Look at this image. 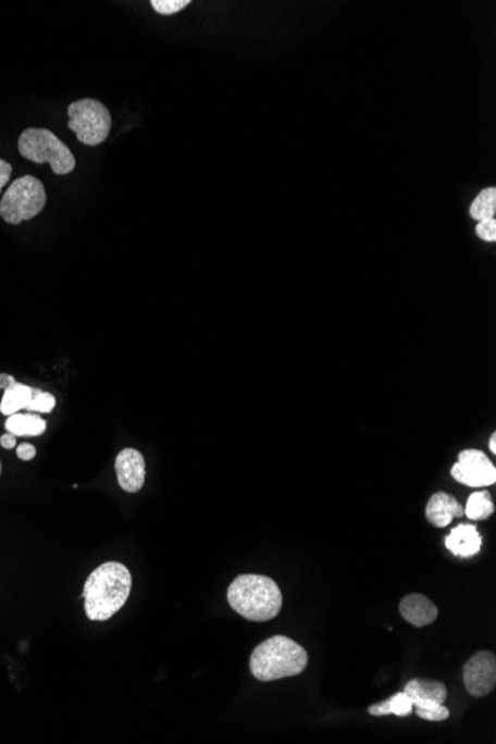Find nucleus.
<instances>
[{
    "instance_id": "1",
    "label": "nucleus",
    "mask_w": 496,
    "mask_h": 744,
    "mask_svg": "<svg viewBox=\"0 0 496 744\" xmlns=\"http://www.w3.org/2000/svg\"><path fill=\"white\" fill-rule=\"evenodd\" d=\"M132 587V572L125 565H100L84 585L85 612L89 620H111L127 604Z\"/></svg>"
},
{
    "instance_id": "2",
    "label": "nucleus",
    "mask_w": 496,
    "mask_h": 744,
    "mask_svg": "<svg viewBox=\"0 0 496 744\" xmlns=\"http://www.w3.org/2000/svg\"><path fill=\"white\" fill-rule=\"evenodd\" d=\"M231 608L246 620L265 623L283 608V593L270 576L244 573L227 588Z\"/></svg>"
},
{
    "instance_id": "3",
    "label": "nucleus",
    "mask_w": 496,
    "mask_h": 744,
    "mask_svg": "<svg viewBox=\"0 0 496 744\" xmlns=\"http://www.w3.org/2000/svg\"><path fill=\"white\" fill-rule=\"evenodd\" d=\"M308 653L298 642L286 636H272L262 642L250 657V670L260 682L298 677L307 669Z\"/></svg>"
},
{
    "instance_id": "4",
    "label": "nucleus",
    "mask_w": 496,
    "mask_h": 744,
    "mask_svg": "<svg viewBox=\"0 0 496 744\" xmlns=\"http://www.w3.org/2000/svg\"><path fill=\"white\" fill-rule=\"evenodd\" d=\"M18 150L24 160L50 164L57 176L72 173L76 166L72 150L47 128L24 129L18 138Z\"/></svg>"
},
{
    "instance_id": "5",
    "label": "nucleus",
    "mask_w": 496,
    "mask_h": 744,
    "mask_svg": "<svg viewBox=\"0 0 496 744\" xmlns=\"http://www.w3.org/2000/svg\"><path fill=\"white\" fill-rule=\"evenodd\" d=\"M47 206L44 183L34 176H23L11 183L0 199V218L10 225L32 221Z\"/></svg>"
},
{
    "instance_id": "6",
    "label": "nucleus",
    "mask_w": 496,
    "mask_h": 744,
    "mask_svg": "<svg viewBox=\"0 0 496 744\" xmlns=\"http://www.w3.org/2000/svg\"><path fill=\"white\" fill-rule=\"evenodd\" d=\"M69 128L76 133L77 140L87 146H99L108 140L112 129L111 112L95 99L77 100L67 109Z\"/></svg>"
},
{
    "instance_id": "7",
    "label": "nucleus",
    "mask_w": 496,
    "mask_h": 744,
    "mask_svg": "<svg viewBox=\"0 0 496 744\" xmlns=\"http://www.w3.org/2000/svg\"><path fill=\"white\" fill-rule=\"evenodd\" d=\"M450 473L457 482L470 487L491 486L496 480L494 463L478 449L462 450Z\"/></svg>"
},
{
    "instance_id": "8",
    "label": "nucleus",
    "mask_w": 496,
    "mask_h": 744,
    "mask_svg": "<svg viewBox=\"0 0 496 744\" xmlns=\"http://www.w3.org/2000/svg\"><path fill=\"white\" fill-rule=\"evenodd\" d=\"M463 684L473 697H485L495 690L496 657L489 650H480L463 668Z\"/></svg>"
},
{
    "instance_id": "9",
    "label": "nucleus",
    "mask_w": 496,
    "mask_h": 744,
    "mask_svg": "<svg viewBox=\"0 0 496 744\" xmlns=\"http://www.w3.org/2000/svg\"><path fill=\"white\" fill-rule=\"evenodd\" d=\"M115 471L117 483L128 494H137L144 489L146 479V461L144 455L132 447L121 450L116 457Z\"/></svg>"
},
{
    "instance_id": "10",
    "label": "nucleus",
    "mask_w": 496,
    "mask_h": 744,
    "mask_svg": "<svg viewBox=\"0 0 496 744\" xmlns=\"http://www.w3.org/2000/svg\"><path fill=\"white\" fill-rule=\"evenodd\" d=\"M463 508L452 495L437 492L426 504V519L436 528H446L455 518H462Z\"/></svg>"
},
{
    "instance_id": "11",
    "label": "nucleus",
    "mask_w": 496,
    "mask_h": 744,
    "mask_svg": "<svg viewBox=\"0 0 496 744\" xmlns=\"http://www.w3.org/2000/svg\"><path fill=\"white\" fill-rule=\"evenodd\" d=\"M482 536L473 524H459L446 536V548L452 555L470 559L482 548Z\"/></svg>"
},
{
    "instance_id": "12",
    "label": "nucleus",
    "mask_w": 496,
    "mask_h": 744,
    "mask_svg": "<svg viewBox=\"0 0 496 744\" xmlns=\"http://www.w3.org/2000/svg\"><path fill=\"white\" fill-rule=\"evenodd\" d=\"M400 613L408 623L414 628H425L437 620L438 609L436 605L422 595H409L402 597Z\"/></svg>"
},
{
    "instance_id": "13",
    "label": "nucleus",
    "mask_w": 496,
    "mask_h": 744,
    "mask_svg": "<svg viewBox=\"0 0 496 744\" xmlns=\"http://www.w3.org/2000/svg\"><path fill=\"white\" fill-rule=\"evenodd\" d=\"M36 389L32 386L20 384L15 381L14 384L8 386L3 393L2 401H0V413L5 417L18 413L22 409H27L32 400H34Z\"/></svg>"
},
{
    "instance_id": "14",
    "label": "nucleus",
    "mask_w": 496,
    "mask_h": 744,
    "mask_svg": "<svg viewBox=\"0 0 496 744\" xmlns=\"http://www.w3.org/2000/svg\"><path fill=\"white\" fill-rule=\"evenodd\" d=\"M5 429L15 437H38L47 431V422L39 414L15 413L8 417Z\"/></svg>"
},
{
    "instance_id": "15",
    "label": "nucleus",
    "mask_w": 496,
    "mask_h": 744,
    "mask_svg": "<svg viewBox=\"0 0 496 744\" xmlns=\"http://www.w3.org/2000/svg\"><path fill=\"white\" fill-rule=\"evenodd\" d=\"M405 693L410 698H422V700H431L443 703L447 698L446 685L441 681H426V679H413L405 686Z\"/></svg>"
},
{
    "instance_id": "16",
    "label": "nucleus",
    "mask_w": 496,
    "mask_h": 744,
    "mask_svg": "<svg viewBox=\"0 0 496 744\" xmlns=\"http://www.w3.org/2000/svg\"><path fill=\"white\" fill-rule=\"evenodd\" d=\"M413 711L412 700L408 694L402 691L393 695L386 702L377 703L369 707V714L373 717H386V715H396V717H409Z\"/></svg>"
},
{
    "instance_id": "17",
    "label": "nucleus",
    "mask_w": 496,
    "mask_h": 744,
    "mask_svg": "<svg viewBox=\"0 0 496 744\" xmlns=\"http://www.w3.org/2000/svg\"><path fill=\"white\" fill-rule=\"evenodd\" d=\"M495 506L489 492H474L467 501L463 514L471 520H486L494 514Z\"/></svg>"
},
{
    "instance_id": "18",
    "label": "nucleus",
    "mask_w": 496,
    "mask_h": 744,
    "mask_svg": "<svg viewBox=\"0 0 496 744\" xmlns=\"http://www.w3.org/2000/svg\"><path fill=\"white\" fill-rule=\"evenodd\" d=\"M496 213V189L487 188L475 197L470 207L471 218L482 222L486 219H494Z\"/></svg>"
},
{
    "instance_id": "19",
    "label": "nucleus",
    "mask_w": 496,
    "mask_h": 744,
    "mask_svg": "<svg viewBox=\"0 0 496 744\" xmlns=\"http://www.w3.org/2000/svg\"><path fill=\"white\" fill-rule=\"evenodd\" d=\"M55 408V397L42 389H36L34 400L28 405L27 410L36 413H51Z\"/></svg>"
},
{
    "instance_id": "20",
    "label": "nucleus",
    "mask_w": 496,
    "mask_h": 744,
    "mask_svg": "<svg viewBox=\"0 0 496 744\" xmlns=\"http://www.w3.org/2000/svg\"><path fill=\"white\" fill-rule=\"evenodd\" d=\"M153 10L161 15H173L177 14L178 11L185 10L186 7L190 5L189 0H152L150 2Z\"/></svg>"
},
{
    "instance_id": "21",
    "label": "nucleus",
    "mask_w": 496,
    "mask_h": 744,
    "mask_svg": "<svg viewBox=\"0 0 496 744\" xmlns=\"http://www.w3.org/2000/svg\"><path fill=\"white\" fill-rule=\"evenodd\" d=\"M478 235L487 243L496 241V221L495 219H486V221L479 222Z\"/></svg>"
},
{
    "instance_id": "22",
    "label": "nucleus",
    "mask_w": 496,
    "mask_h": 744,
    "mask_svg": "<svg viewBox=\"0 0 496 744\" xmlns=\"http://www.w3.org/2000/svg\"><path fill=\"white\" fill-rule=\"evenodd\" d=\"M417 715L421 719H425V721L441 722L446 721V719L450 718V710L442 705L441 707H438V709L434 710H417Z\"/></svg>"
},
{
    "instance_id": "23",
    "label": "nucleus",
    "mask_w": 496,
    "mask_h": 744,
    "mask_svg": "<svg viewBox=\"0 0 496 744\" xmlns=\"http://www.w3.org/2000/svg\"><path fill=\"white\" fill-rule=\"evenodd\" d=\"M11 174L12 166L10 162L0 160V194H2V189L10 183Z\"/></svg>"
},
{
    "instance_id": "24",
    "label": "nucleus",
    "mask_w": 496,
    "mask_h": 744,
    "mask_svg": "<svg viewBox=\"0 0 496 744\" xmlns=\"http://www.w3.org/2000/svg\"><path fill=\"white\" fill-rule=\"evenodd\" d=\"M17 457L23 461H32L36 457V447L30 443H23L17 447Z\"/></svg>"
},
{
    "instance_id": "25",
    "label": "nucleus",
    "mask_w": 496,
    "mask_h": 744,
    "mask_svg": "<svg viewBox=\"0 0 496 744\" xmlns=\"http://www.w3.org/2000/svg\"><path fill=\"white\" fill-rule=\"evenodd\" d=\"M0 445L5 447V449H14V447L17 446V437L11 433L3 434V436L0 437Z\"/></svg>"
},
{
    "instance_id": "26",
    "label": "nucleus",
    "mask_w": 496,
    "mask_h": 744,
    "mask_svg": "<svg viewBox=\"0 0 496 744\" xmlns=\"http://www.w3.org/2000/svg\"><path fill=\"white\" fill-rule=\"evenodd\" d=\"M14 376L8 375V373H0V389H3V392H5L8 386L14 384Z\"/></svg>"
},
{
    "instance_id": "27",
    "label": "nucleus",
    "mask_w": 496,
    "mask_h": 744,
    "mask_svg": "<svg viewBox=\"0 0 496 744\" xmlns=\"http://www.w3.org/2000/svg\"><path fill=\"white\" fill-rule=\"evenodd\" d=\"M489 449L492 454H496V434H492L489 438Z\"/></svg>"
},
{
    "instance_id": "28",
    "label": "nucleus",
    "mask_w": 496,
    "mask_h": 744,
    "mask_svg": "<svg viewBox=\"0 0 496 744\" xmlns=\"http://www.w3.org/2000/svg\"><path fill=\"white\" fill-rule=\"evenodd\" d=\"M0 474H2V463H0Z\"/></svg>"
}]
</instances>
